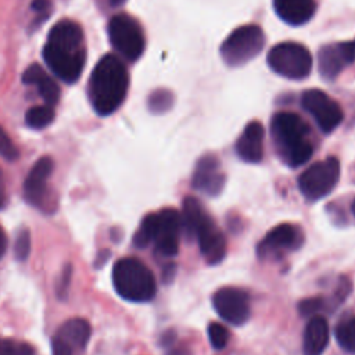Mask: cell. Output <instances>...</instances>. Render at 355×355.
I'll return each instance as SVG.
<instances>
[{
  "mask_svg": "<svg viewBox=\"0 0 355 355\" xmlns=\"http://www.w3.org/2000/svg\"><path fill=\"white\" fill-rule=\"evenodd\" d=\"M304 243V233L297 225L280 223L270 229L265 239L259 243L258 251L261 255L272 252L297 250Z\"/></svg>",
  "mask_w": 355,
  "mask_h": 355,
  "instance_id": "15",
  "label": "cell"
},
{
  "mask_svg": "<svg viewBox=\"0 0 355 355\" xmlns=\"http://www.w3.org/2000/svg\"><path fill=\"white\" fill-rule=\"evenodd\" d=\"M263 137L265 129L262 123L258 121L248 122L236 141V154L244 162H261L263 158Z\"/></svg>",
  "mask_w": 355,
  "mask_h": 355,
  "instance_id": "16",
  "label": "cell"
},
{
  "mask_svg": "<svg viewBox=\"0 0 355 355\" xmlns=\"http://www.w3.org/2000/svg\"><path fill=\"white\" fill-rule=\"evenodd\" d=\"M0 155L7 161H15L18 158V148L11 141L8 135L0 126Z\"/></svg>",
  "mask_w": 355,
  "mask_h": 355,
  "instance_id": "29",
  "label": "cell"
},
{
  "mask_svg": "<svg viewBox=\"0 0 355 355\" xmlns=\"http://www.w3.org/2000/svg\"><path fill=\"white\" fill-rule=\"evenodd\" d=\"M92 327L86 319L82 318H73L67 320L60 329L57 336L61 337L64 341H67L72 349H83L90 338Z\"/></svg>",
  "mask_w": 355,
  "mask_h": 355,
  "instance_id": "21",
  "label": "cell"
},
{
  "mask_svg": "<svg viewBox=\"0 0 355 355\" xmlns=\"http://www.w3.org/2000/svg\"><path fill=\"white\" fill-rule=\"evenodd\" d=\"M54 119V111L50 105H37L32 107L25 114V122L33 129H42L50 125Z\"/></svg>",
  "mask_w": 355,
  "mask_h": 355,
  "instance_id": "24",
  "label": "cell"
},
{
  "mask_svg": "<svg viewBox=\"0 0 355 355\" xmlns=\"http://www.w3.org/2000/svg\"><path fill=\"white\" fill-rule=\"evenodd\" d=\"M108 36L112 47L128 61H136L144 51L143 29L129 14H116L110 19Z\"/></svg>",
  "mask_w": 355,
  "mask_h": 355,
  "instance_id": "8",
  "label": "cell"
},
{
  "mask_svg": "<svg viewBox=\"0 0 355 355\" xmlns=\"http://www.w3.org/2000/svg\"><path fill=\"white\" fill-rule=\"evenodd\" d=\"M355 60V40L323 46L318 53V69L323 79L333 80Z\"/></svg>",
  "mask_w": 355,
  "mask_h": 355,
  "instance_id": "11",
  "label": "cell"
},
{
  "mask_svg": "<svg viewBox=\"0 0 355 355\" xmlns=\"http://www.w3.org/2000/svg\"><path fill=\"white\" fill-rule=\"evenodd\" d=\"M266 62L275 73L293 80L308 78L313 64L309 50L295 42L273 46L266 55Z\"/></svg>",
  "mask_w": 355,
  "mask_h": 355,
  "instance_id": "6",
  "label": "cell"
},
{
  "mask_svg": "<svg viewBox=\"0 0 355 355\" xmlns=\"http://www.w3.org/2000/svg\"><path fill=\"white\" fill-rule=\"evenodd\" d=\"M157 234V214H148L140 223V227L133 236V244L139 248L147 247L154 241Z\"/></svg>",
  "mask_w": 355,
  "mask_h": 355,
  "instance_id": "22",
  "label": "cell"
},
{
  "mask_svg": "<svg viewBox=\"0 0 355 355\" xmlns=\"http://www.w3.org/2000/svg\"><path fill=\"white\" fill-rule=\"evenodd\" d=\"M112 283L115 291L132 302L153 300L157 284L153 272L137 258H122L112 268Z\"/></svg>",
  "mask_w": 355,
  "mask_h": 355,
  "instance_id": "4",
  "label": "cell"
},
{
  "mask_svg": "<svg viewBox=\"0 0 355 355\" xmlns=\"http://www.w3.org/2000/svg\"><path fill=\"white\" fill-rule=\"evenodd\" d=\"M193 236L197 237L200 251L209 265L219 263L223 259L226 254V241L208 212L200 219Z\"/></svg>",
  "mask_w": 355,
  "mask_h": 355,
  "instance_id": "14",
  "label": "cell"
},
{
  "mask_svg": "<svg viewBox=\"0 0 355 355\" xmlns=\"http://www.w3.org/2000/svg\"><path fill=\"white\" fill-rule=\"evenodd\" d=\"M182 229L180 214L173 208L157 212L155 251L164 257H173L179 251V233Z\"/></svg>",
  "mask_w": 355,
  "mask_h": 355,
  "instance_id": "13",
  "label": "cell"
},
{
  "mask_svg": "<svg viewBox=\"0 0 355 355\" xmlns=\"http://www.w3.org/2000/svg\"><path fill=\"white\" fill-rule=\"evenodd\" d=\"M275 12L286 24L300 26L311 21L316 11L315 0H273Z\"/></svg>",
  "mask_w": 355,
  "mask_h": 355,
  "instance_id": "18",
  "label": "cell"
},
{
  "mask_svg": "<svg viewBox=\"0 0 355 355\" xmlns=\"http://www.w3.org/2000/svg\"><path fill=\"white\" fill-rule=\"evenodd\" d=\"M304 119L290 111L276 112L270 121V135L280 159L290 168H298L311 159L313 144Z\"/></svg>",
  "mask_w": 355,
  "mask_h": 355,
  "instance_id": "3",
  "label": "cell"
},
{
  "mask_svg": "<svg viewBox=\"0 0 355 355\" xmlns=\"http://www.w3.org/2000/svg\"><path fill=\"white\" fill-rule=\"evenodd\" d=\"M212 305L223 320L234 326L245 323L250 316L248 294L241 288L222 287L214 294Z\"/></svg>",
  "mask_w": 355,
  "mask_h": 355,
  "instance_id": "10",
  "label": "cell"
},
{
  "mask_svg": "<svg viewBox=\"0 0 355 355\" xmlns=\"http://www.w3.org/2000/svg\"><path fill=\"white\" fill-rule=\"evenodd\" d=\"M324 306V301L322 297H313L302 300L298 305V311L302 316H315Z\"/></svg>",
  "mask_w": 355,
  "mask_h": 355,
  "instance_id": "30",
  "label": "cell"
},
{
  "mask_svg": "<svg viewBox=\"0 0 355 355\" xmlns=\"http://www.w3.org/2000/svg\"><path fill=\"white\" fill-rule=\"evenodd\" d=\"M128 87L129 75L125 64L112 54L104 55L94 67L89 83L94 111L101 116L116 111L126 97Z\"/></svg>",
  "mask_w": 355,
  "mask_h": 355,
  "instance_id": "2",
  "label": "cell"
},
{
  "mask_svg": "<svg viewBox=\"0 0 355 355\" xmlns=\"http://www.w3.org/2000/svg\"><path fill=\"white\" fill-rule=\"evenodd\" d=\"M61 277H62V279H61V284H60V288H58V294H60L61 297H64V293L67 291L68 284H69V280H71V265H65Z\"/></svg>",
  "mask_w": 355,
  "mask_h": 355,
  "instance_id": "32",
  "label": "cell"
},
{
  "mask_svg": "<svg viewBox=\"0 0 355 355\" xmlns=\"http://www.w3.org/2000/svg\"><path fill=\"white\" fill-rule=\"evenodd\" d=\"M6 202V186H4V179H3V173L0 171V208H3Z\"/></svg>",
  "mask_w": 355,
  "mask_h": 355,
  "instance_id": "36",
  "label": "cell"
},
{
  "mask_svg": "<svg viewBox=\"0 0 355 355\" xmlns=\"http://www.w3.org/2000/svg\"><path fill=\"white\" fill-rule=\"evenodd\" d=\"M6 248H7V237H6L4 230L0 227V258L4 255Z\"/></svg>",
  "mask_w": 355,
  "mask_h": 355,
  "instance_id": "37",
  "label": "cell"
},
{
  "mask_svg": "<svg viewBox=\"0 0 355 355\" xmlns=\"http://www.w3.org/2000/svg\"><path fill=\"white\" fill-rule=\"evenodd\" d=\"M265 46V33L259 25L236 28L222 43L220 57L229 67H241L255 58Z\"/></svg>",
  "mask_w": 355,
  "mask_h": 355,
  "instance_id": "5",
  "label": "cell"
},
{
  "mask_svg": "<svg viewBox=\"0 0 355 355\" xmlns=\"http://www.w3.org/2000/svg\"><path fill=\"white\" fill-rule=\"evenodd\" d=\"M51 352L53 355H72L73 349L67 341H64L61 337L55 334L51 338Z\"/></svg>",
  "mask_w": 355,
  "mask_h": 355,
  "instance_id": "31",
  "label": "cell"
},
{
  "mask_svg": "<svg viewBox=\"0 0 355 355\" xmlns=\"http://www.w3.org/2000/svg\"><path fill=\"white\" fill-rule=\"evenodd\" d=\"M329 343V324L320 315H315L304 330V355H322Z\"/></svg>",
  "mask_w": 355,
  "mask_h": 355,
  "instance_id": "19",
  "label": "cell"
},
{
  "mask_svg": "<svg viewBox=\"0 0 355 355\" xmlns=\"http://www.w3.org/2000/svg\"><path fill=\"white\" fill-rule=\"evenodd\" d=\"M301 105L309 115H312L323 133L333 132L343 122L344 112L340 104L323 90H305L301 96Z\"/></svg>",
  "mask_w": 355,
  "mask_h": 355,
  "instance_id": "9",
  "label": "cell"
},
{
  "mask_svg": "<svg viewBox=\"0 0 355 355\" xmlns=\"http://www.w3.org/2000/svg\"><path fill=\"white\" fill-rule=\"evenodd\" d=\"M53 166L54 164L50 157H42L26 176L24 183V193L26 201L32 205H39L43 201L47 189V179L53 172Z\"/></svg>",
  "mask_w": 355,
  "mask_h": 355,
  "instance_id": "17",
  "label": "cell"
},
{
  "mask_svg": "<svg viewBox=\"0 0 355 355\" xmlns=\"http://www.w3.org/2000/svg\"><path fill=\"white\" fill-rule=\"evenodd\" d=\"M148 105L154 112H164L172 105V93L166 90L154 92L148 100Z\"/></svg>",
  "mask_w": 355,
  "mask_h": 355,
  "instance_id": "28",
  "label": "cell"
},
{
  "mask_svg": "<svg viewBox=\"0 0 355 355\" xmlns=\"http://www.w3.org/2000/svg\"><path fill=\"white\" fill-rule=\"evenodd\" d=\"M43 58L61 80L67 83L76 82L86 61L82 28L69 19L57 22L43 47Z\"/></svg>",
  "mask_w": 355,
  "mask_h": 355,
  "instance_id": "1",
  "label": "cell"
},
{
  "mask_svg": "<svg viewBox=\"0 0 355 355\" xmlns=\"http://www.w3.org/2000/svg\"><path fill=\"white\" fill-rule=\"evenodd\" d=\"M351 211H352V214L355 215V200L352 201V205H351Z\"/></svg>",
  "mask_w": 355,
  "mask_h": 355,
  "instance_id": "39",
  "label": "cell"
},
{
  "mask_svg": "<svg viewBox=\"0 0 355 355\" xmlns=\"http://www.w3.org/2000/svg\"><path fill=\"white\" fill-rule=\"evenodd\" d=\"M340 179V161L327 157L312 164L298 178V189L309 201H318L333 191Z\"/></svg>",
  "mask_w": 355,
  "mask_h": 355,
  "instance_id": "7",
  "label": "cell"
},
{
  "mask_svg": "<svg viewBox=\"0 0 355 355\" xmlns=\"http://www.w3.org/2000/svg\"><path fill=\"white\" fill-rule=\"evenodd\" d=\"M0 355H33V348L26 343L6 340L0 344Z\"/></svg>",
  "mask_w": 355,
  "mask_h": 355,
  "instance_id": "27",
  "label": "cell"
},
{
  "mask_svg": "<svg viewBox=\"0 0 355 355\" xmlns=\"http://www.w3.org/2000/svg\"><path fill=\"white\" fill-rule=\"evenodd\" d=\"M31 252V234L28 229H21L14 244V254L18 261H25Z\"/></svg>",
  "mask_w": 355,
  "mask_h": 355,
  "instance_id": "26",
  "label": "cell"
},
{
  "mask_svg": "<svg viewBox=\"0 0 355 355\" xmlns=\"http://www.w3.org/2000/svg\"><path fill=\"white\" fill-rule=\"evenodd\" d=\"M334 334L337 343L343 349L355 354V318L341 320L336 326Z\"/></svg>",
  "mask_w": 355,
  "mask_h": 355,
  "instance_id": "23",
  "label": "cell"
},
{
  "mask_svg": "<svg viewBox=\"0 0 355 355\" xmlns=\"http://www.w3.org/2000/svg\"><path fill=\"white\" fill-rule=\"evenodd\" d=\"M166 355H191V351L187 348V347H176V348H172Z\"/></svg>",
  "mask_w": 355,
  "mask_h": 355,
  "instance_id": "35",
  "label": "cell"
},
{
  "mask_svg": "<svg viewBox=\"0 0 355 355\" xmlns=\"http://www.w3.org/2000/svg\"><path fill=\"white\" fill-rule=\"evenodd\" d=\"M226 176L222 171L220 161L214 154H204L196 164L191 186L197 191L209 197L219 196L225 186Z\"/></svg>",
  "mask_w": 355,
  "mask_h": 355,
  "instance_id": "12",
  "label": "cell"
},
{
  "mask_svg": "<svg viewBox=\"0 0 355 355\" xmlns=\"http://www.w3.org/2000/svg\"><path fill=\"white\" fill-rule=\"evenodd\" d=\"M51 6V1L50 0H32L31 3V7L32 10L37 11V12H46Z\"/></svg>",
  "mask_w": 355,
  "mask_h": 355,
  "instance_id": "33",
  "label": "cell"
},
{
  "mask_svg": "<svg viewBox=\"0 0 355 355\" xmlns=\"http://www.w3.org/2000/svg\"><path fill=\"white\" fill-rule=\"evenodd\" d=\"M22 82L26 85H35L37 87L40 97L50 107L54 105L60 98L58 85L37 64H32L26 68V71L22 75Z\"/></svg>",
  "mask_w": 355,
  "mask_h": 355,
  "instance_id": "20",
  "label": "cell"
},
{
  "mask_svg": "<svg viewBox=\"0 0 355 355\" xmlns=\"http://www.w3.org/2000/svg\"><path fill=\"white\" fill-rule=\"evenodd\" d=\"M208 338L215 349H222L229 341V331L223 324L214 322L208 326Z\"/></svg>",
  "mask_w": 355,
  "mask_h": 355,
  "instance_id": "25",
  "label": "cell"
},
{
  "mask_svg": "<svg viewBox=\"0 0 355 355\" xmlns=\"http://www.w3.org/2000/svg\"><path fill=\"white\" fill-rule=\"evenodd\" d=\"M126 0H110V3L114 6V7H116V6H121V4H123Z\"/></svg>",
  "mask_w": 355,
  "mask_h": 355,
  "instance_id": "38",
  "label": "cell"
},
{
  "mask_svg": "<svg viewBox=\"0 0 355 355\" xmlns=\"http://www.w3.org/2000/svg\"><path fill=\"white\" fill-rule=\"evenodd\" d=\"M175 337H176L175 331L173 330H168L166 333H164V336L161 338V344L162 345H171L175 341Z\"/></svg>",
  "mask_w": 355,
  "mask_h": 355,
  "instance_id": "34",
  "label": "cell"
}]
</instances>
